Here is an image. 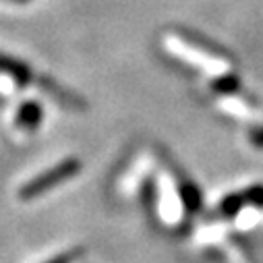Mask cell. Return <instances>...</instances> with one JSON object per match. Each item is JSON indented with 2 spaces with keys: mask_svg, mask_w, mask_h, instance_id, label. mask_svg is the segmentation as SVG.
<instances>
[{
  "mask_svg": "<svg viewBox=\"0 0 263 263\" xmlns=\"http://www.w3.org/2000/svg\"><path fill=\"white\" fill-rule=\"evenodd\" d=\"M83 164L77 160V158H67L58 164H54L52 168L40 172L35 178H31L29 182H25L19 191V197L23 201H31V199H37V197L46 195L48 191H52L54 186L67 182L71 178H75L79 172H81Z\"/></svg>",
  "mask_w": 263,
  "mask_h": 263,
  "instance_id": "cell-1",
  "label": "cell"
},
{
  "mask_svg": "<svg viewBox=\"0 0 263 263\" xmlns=\"http://www.w3.org/2000/svg\"><path fill=\"white\" fill-rule=\"evenodd\" d=\"M0 75H7L9 79H13L19 85H27L33 81V71L29 64L23 62L21 58L5 54V52H0Z\"/></svg>",
  "mask_w": 263,
  "mask_h": 263,
  "instance_id": "cell-2",
  "label": "cell"
},
{
  "mask_svg": "<svg viewBox=\"0 0 263 263\" xmlns=\"http://www.w3.org/2000/svg\"><path fill=\"white\" fill-rule=\"evenodd\" d=\"M17 126L19 128H23V130H37L40 128V124H42V120H44V108H42V104L40 102H35V100H27V102H23L21 106H19V110H17Z\"/></svg>",
  "mask_w": 263,
  "mask_h": 263,
  "instance_id": "cell-3",
  "label": "cell"
},
{
  "mask_svg": "<svg viewBox=\"0 0 263 263\" xmlns=\"http://www.w3.org/2000/svg\"><path fill=\"white\" fill-rule=\"evenodd\" d=\"M245 205H249V199H247L245 191L232 193V195H228V197H224V199H222V203L218 205V214L230 218V216H236Z\"/></svg>",
  "mask_w": 263,
  "mask_h": 263,
  "instance_id": "cell-4",
  "label": "cell"
},
{
  "mask_svg": "<svg viewBox=\"0 0 263 263\" xmlns=\"http://www.w3.org/2000/svg\"><path fill=\"white\" fill-rule=\"evenodd\" d=\"M180 197H182V203H184L186 212L197 214L201 210V193L193 182H182L180 184Z\"/></svg>",
  "mask_w": 263,
  "mask_h": 263,
  "instance_id": "cell-5",
  "label": "cell"
},
{
  "mask_svg": "<svg viewBox=\"0 0 263 263\" xmlns=\"http://www.w3.org/2000/svg\"><path fill=\"white\" fill-rule=\"evenodd\" d=\"M212 87H214V91H218V93L232 96V93H236V91H238L240 81H238V77H234L232 73H228V75H220V77L212 83Z\"/></svg>",
  "mask_w": 263,
  "mask_h": 263,
  "instance_id": "cell-6",
  "label": "cell"
},
{
  "mask_svg": "<svg viewBox=\"0 0 263 263\" xmlns=\"http://www.w3.org/2000/svg\"><path fill=\"white\" fill-rule=\"evenodd\" d=\"M245 195L249 199V205L263 208V184H253V186L245 189Z\"/></svg>",
  "mask_w": 263,
  "mask_h": 263,
  "instance_id": "cell-7",
  "label": "cell"
},
{
  "mask_svg": "<svg viewBox=\"0 0 263 263\" xmlns=\"http://www.w3.org/2000/svg\"><path fill=\"white\" fill-rule=\"evenodd\" d=\"M83 253H85L83 249H71V251H67V253H60V255L52 257V259L46 261V263H73V261H77Z\"/></svg>",
  "mask_w": 263,
  "mask_h": 263,
  "instance_id": "cell-8",
  "label": "cell"
},
{
  "mask_svg": "<svg viewBox=\"0 0 263 263\" xmlns=\"http://www.w3.org/2000/svg\"><path fill=\"white\" fill-rule=\"evenodd\" d=\"M251 143L255 147H261L263 149V126H257L251 130Z\"/></svg>",
  "mask_w": 263,
  "mask_h": 263,
  "instance_id": "cell-9",
  "label": "cell"
},
{
  "mask_svg": "<svg viewBox=\"0 0 263 263\" xmlns=\"http://www.w3.org/2000/svg\"><path fill=\"white\" fill-rule=\"evenodd\" d=\"M7 3H17V5H25V3H31V0H7Z\"/></svg>",
  "mask_w": 263,
  "mask_h": 263,
  "instance_id": "cell-10",
  "label": "cell"
}]
</instances>
